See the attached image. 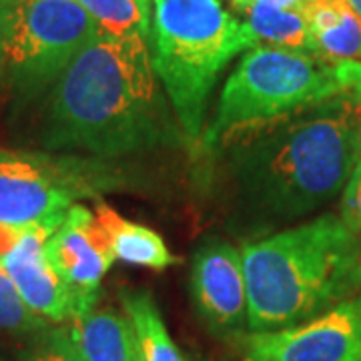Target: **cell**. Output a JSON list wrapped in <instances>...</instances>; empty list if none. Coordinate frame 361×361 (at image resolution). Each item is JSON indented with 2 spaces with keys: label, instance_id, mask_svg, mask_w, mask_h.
Segmentation results:
<instances>
[{
  "label": "cell",
  "instance_id": "6da1fadb",
  "mask_svg": "<svg viewBox=\"0 0 361 361\" xmlns=\"http://www.w3.org/2000/svg\"><path fill=\"white\" fill-rule=\"evenodd\" d=\"M361 99L339 94L225 151L231 227L267 237L341 195L361 157Z\"/></svg>",
  "mask_w": 361,
  "mask_h": 361
},
{
  "label": "cell",
  "instance_id": "484cf974",
  "mask_svg": "<svg viewBox=\"0 0 361 361\" xmlns=\"http://www.w3.org/2000/svg\"><path fill=\"white\" fill-rule=\"evenodd\" d=\"M360 139H361V129H360Z\"/></svg>",
  "mask_w": 361,
  "mask_h": 361
},
{
  "label": "cell",
  "instance_id": "8992f818",
  "mask_svg": "<svg viewBox=\"0 0 361 361\" xmlns=\"http://www.w3.org/2000/svg\"><path fill=\"white\" fill-rule=\"evenodd\" d=\"M104 159L0 149V225L54 227L80 199L121 185Z\"/></svg>",
  "mask_w": 361,
  "mask_h": 361
},
{
  "label": "cell",
  "instance_id": "9c48e42d",
  "mask_svg": "<svg viewBox=\"0 0 361 361\" xmlns=\"http://www.w3.org/2000/svg\"><path fill=\"white\" fill-rule=\"evenodd\" d=\"M47 257L71 293L73 319L94 310L101 281L115 263L94 211L73 207L61 227L49 237Z\"/></svg>",
  "mask_w": 361,
  "mask_h": 361
},
{
  "label": "cell",
  "instance_id": "d4e9b609",
  "mask_svg": "<svg viewBox=\"0 0 361 361\" xmlns=\"http://www.w3.org/2000/svg\"><path fill=\"white\" fill-rule=\"evenodd\" d=\"M348 4L361 16V0H348Z\"/></svg>",
  "mask_w": 361,
  "mask_h": 361
},
{
  "label": "cell",
  "instance_id": "ffe728a7",
  "mask_svg": "<svg viewBox=\"0 0 361 361\" xmlns=\"http://www.w3.org/2000/svg\"><path fill=\"white\" fill-rule=\"evenodd\" d=\"M339 217L361 239V157L341 191Z\"/></svg>",
  "mask_w": 361,
  "mask_h": 361
},
{
  "label": "cell",
  "instance_id": "44dd1931",
  "mask_svg": "<svg viewBox=\"0 0 361 361\" xmlns=\"http://www.w3.org/2000/svg\"><path fill=\"white\" fill-rule=\"evenodd\" d=\"M336 73L341 87H343V92L361 99V61L336 66Z\"/></svg>",
  "mask_w": 361,
  "mask_h": 361
},
{
  "label": "cell",
  "instance_id": "2e32d148",
  "mask_svg": "<svg viewBox=\"0 0 361 361\" xmlns=\"http://www.w3.org/2000/svg\"><path fill=\"white\" fill-rule=\"evenodd\" d=\"M243 14L259 44L267 42L265 47L310 52V26L301 11H281L251 2Z\"/></svg>",
  "mask_w": 361,
  "mask_h": 361
},
{
  "label": "cell",
  "instance_id": "4fadbf2b",
  "mask_svg": "<svg viewBox=\"0 0 361 361\" xmlns=\"http://www.w3.org/2000/svg\"><path fill=\"white\" fill-rule=\"evenodd\" d=\"M68 327L85 361H141L129 317L113 307H94Z\"/></svg>",
  "mask_w": 361,
  "mask_h": 361
},
{
  "label": "cell",
  "instance_id": "603a6c76",
  "mask_svg": "<svg viewBox=\"0 0 361 361\" xmlns=\"http://www.w3.org/2000/svg\"><path fill=\"white\" fill-rule=\"evenodd\" d=\"M4 13H6V0H0V75L4 71Z\"/></svg>",
  "mask_w": 361,
  "mask_h": 361
},
{
  "label": "cell",
  "instance_id": "ac0fdd59",
  "mask_svg": "<svg viewBox=\"0 0 361 361\" xmlns=\"http://www.w3.org/2000/svg\"><path fill=\"white\" fill-rule=\"evenodd\" d=\"M49 327L40 315L30 310L16 285L0 265V331L4 334H40Z\"/></svg>",
  "mask_w": 361,
  "mask_h": 361
},
{
  "label": "cell",
  "instance_id": "277c9868",
  "mask_svg": "<svg viewBox=\"0 0 361 361\" xmlns=\"http://www.w3.org/2000/svg\"><path fill=\"white\" fill-rule=\"evenodd\" d=\"M147 44L185 141L199 142L219 75L259 40L219 0H153Z\"/></svg>",
  "mask_w": 361,
  "mask_h": 361
},
{
  "label": "cell",
  "instance_id": "e0dca14e",
  "mask_svg": "<svg viewBox=\"0 0 361 361\" xmlns=\"http://www.w3.org/2000/svg\"><path fill=\"white\" fill-rule=\"evenodd\" d=\"M78 4L106 35L149 39L153 0H78Z\"/></svg>",
  "mask_w": 361,
  "mask_h": 361
},
{
  "label": "cell",
  "instance_id": "d6986e66",
  "mask_svg": "<svg viewBox=\"0 0 361 361\" xmlns=\"http://www.w3.org/2000/svg\"><path fill=\"white\" fill-rule=\"evenodd\" d=\"M28 361H85L73 339L68 323L40 331Z\"/></svg>",
  "mask_w": 361,
  "mask_h": 361
},
{
  "label": "cell",
  "instance_id": "8fae6325",
  "mask_svg": "<svg viewBox=\"0 0 361 361\" xmlns=\"http://www.w3.org/2000/svg\"><path fill=\"white\" fill-rule=\"evenodd\" d=\"M54 231L42 225L25 227L18 241L0 257V265L30 310L44 322L63 325L73 319V299L47 257V241Z\"/></svg>",
  "mask_w": 361,
  "mask_h": 361
},
{
  "label": "cell",
  "instance_id": "9a60e30c",
  "mask_svg": "<svg viewBox=\"0 0 361 361\" xmlns=\"http://www.w3.org/2000/svg\"><path fill=\"white\" fill-rule=\"evenodd\" d=\"M121 303L129 317L141 361H185L171 339L155 299L147 291H121Z\"/></svg>",
  "mask_w": 361,
  "mask_h": 361
},
{
  "label": "cell",
  "instance_id": "3957f363",
  "mask_svg": "<svg viewBox=\"0 0 361 361\" xmlns=\"http://www.w3.org/2000/svg\"><path fill=\"white\" fill-rule=\"evenodd\" d=\"M241 257L251 334L310 322L360 293V237L334 213L247 241Z\"/></svg>",
  "mask_w": 361,
  "mask_h": 361
},
{
  "label": "cell",
  "instance_id": "ba28073f",
  "mask_svg": "<svg viewBox=\"0 0 361 361\" xmlns=\"http://www.w3.org/2000/svg\"><path fill=\"white\" fill-rule=\"evenodd\" d=\"M245 361H361V291L310 322L251 334Z\"/></svg>",
  "mask_w": 361,
  "mask_h": 361
},
{
  "label": "cell",
  "instance_id": "cb8c5ba5",
  "mask_svg": "<svg viewBox=\"0 0 361 361\" xmlns=\"http://www.w3.org/2000/svg\"><path fill=\"white\" fill-rule=\"evenodd\" d=\"M229 2H231V6L235 8V11L243 13L247 6H249V2H251V0H229Z\"/></svg>",
  "mask_w": 361,
  "mask_h": 361
},
{
  "label": "cell",
  "instance_id": "7a4b0ae2",
  "mask_svg": "<svg viewBox=\"0 0 361 361\" xmlns=\"http://www.w3.org/2000/svg\"><path fill=\"white\" fill-rule=\"evenodd\" d=\"M183 137L147 40L99 32L51 87L40 145L94 159L151 153Z\"/></svg>",
  "mask_w": 361,
  "mask_h": 361
},
{
  "label": "cell",
  "instance_id": "30bf717a",
  "mask_svg": "<svg viewBox=\"0 0 361 361\" xmlns=\"http://www.w3.org/2000/svg\"><path fill=\"white\" fill-rule=\"evenodd\" d=\"M195 307L219 334H235L247 325V283L243 257L223 239H207L195 249L191 267Z\"/></svg>",
  "mask_w": 361,
  "mask_h": 361
},
{
  "label": "cell",
  "instance_id": "52a82bcc",
  "mask_svg": "<svg viewBox=\"0 0 361 361\" xmlns=\"http://www.w3.org/2000/svg\"><path fill=\"white\" fill-rule=\"evenodd\" d=\"M99 32L78 0H6L4 71L16 92L51 89Z\"/></svg>",
  "mask_w": 361,
  "mask_h": 361
},
{
  "label": "cell",
  "instance_id": "5b68a950",
  "mask_svg": "<svg viewBox=\"0 0 361 361\" xmlns=\"http://www.w3.org/2000/svg\"><path fill=\"white\" fill-rule=\"evenodd\" d=\"M339 94L345 92L336 66L311 52L259 44L233 68L199 142L203 151H223Z\"/></svg>",
  "mask_w": 361,
  "mask_h": 361
},
{
  "label": "cell",
  "instance_id": "7c38bea8",
  "mask_svg": "<svg viewBox=\"0 0 361 361\" xmlns=\"http://www.w3.org/2000/svg\"><path fill=\"white\" fill-rule=\"evenodd\" d=\"M310 26V52L339 66L361 61V16L348 0H310L303 6Z\"/></svg>",
  "mask_w": 361,
  "mask_h": 361
},
{
  "label": "cell",
  "instance_id": "7402d4cb",
  "mask_svg": "<svg viewBox=\"0 0 361 361\" xmlns=\"http://www.w3.org/2000/svg\"><path fill=\"white\" fill-rule=\"evenodd\" d=\"M251 2L267 4V6H273V8H281V11H303V6L310 0H251Z\"/></svg>",
  "mask_w": 361,
  "mask_h": 361
},
{
  "label": "cell",
  "instance_id": "5bb4252c",
  "mask_svg": "<svg viewBox=\"0 0 361 361\" xmlns=\"http://www.w3.org/2000/svg\"><path fill=\"white\" fill-rule=\"evenodd\" d=\"M94 217L103 227L104 237L109 241L113 257L127 261L130 265H141L149 269H167L171 265L179 263L169 247L165 245L163 237L153 229L125 219L104 203H99L94 209Z\"/></svg>",
  "mask_w": 361,
  "mask_h": 361
}]
</instances>
